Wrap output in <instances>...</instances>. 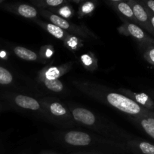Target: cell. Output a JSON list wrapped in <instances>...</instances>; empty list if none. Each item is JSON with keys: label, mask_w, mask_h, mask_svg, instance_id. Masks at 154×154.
<instances>
[{"label": "cell", "mask_w": 154, "mask_h": 154, "mask_svg": "<svg viewBox=\"0 0 154 154\" xmlns=\"http://www.w3.org/2000/svg\"><path fill=\"white\" fill-rule=\"evenodd\" d=\"M141 126L145 132L150 137L154 138V119L146 118L141 120Z\"/></svg>", "instance_id": "8"}, {"label": "cell", "mask_w": 154, "mask_h": 154, "mask_svg": "<svg viewBox=\"0 0 154 154\" xmlns=\"http://www.w3.org/2000/svg\"><path fill=\"white\" fill-rule=\"evenodd\" d=\"M45 84L46 87L49 90H52L54 92H60L63 90V84L59 81L58 79L54 80H45Z\"/></svg>", "instance_id": "9"}, {"label": "cell", "mask_w": 154, "mask_h": 154, "mask_svg": "<svg viewBox=\"0 0 154 154\" xmlns=\"http://www.w3.org/2000/svg\"><path fill=\"white\" fill-rule=\"evenodd\" d=\"M50 20H51V21L52 22V24L60 27V29H69V23H68L65 19L57 16V15H51V16L50 17Z\"/></svg>", "instance_id": "11"}, {"label": "cell", "mask_w": 154, "mask_h": 154, "mask_svg": "<svg viewBox=\"0 0 154 154\" xmlns=\"http://www.w3.org/2000/svg\"><path fill=\"white\" fill-rule=\"evenodd\" d=\"M136 99H137V101L138 102L145 105L148 100V96L146 95L143 94V93H141V94H138L136 96Z\"/></svg>", "instance_id": "18"}, {"label": "cell", "mask_w": 154, "mask_h": 154, "mask_svg": "<svg viewBox=\"0 0 154 154\" xmlns=\"http://www.w3.org/2000/svg\"><path fill=\"white\" fill-rule=\"evenodd\" d=\"M18 11L21 16L27 18L35 17L37 14V11L36 9L28 5H21L18 7Z\"/></svg>", "instance_id": "6"}, {"label": "cell", "mask_w": 154, "mask_h": 154, "mask_svg": "<svg viewBox=\"0 0 154 154\" xmlns=\"http://www.w3.org/2000/svg\"><path fill=\"white\" fill-rule=\"evenodd\" d=\"M82 60L83 63H84L85 65H86V66H90L92 63L91 58L88 55H86V54L85 55H83L82 57Z\"/></svg>", "instance_id": "20"}, {"label": "cell", "mask_w": 154, "mask_h": 154, "mask_svg": "<svg viewBox=\"0 0 154 154\" xmlns=\"http://www.w3.org/2000/svg\"><path fill=\"white\" fill-rule=\"evenodd\" d=\"M147 5L152 11L154 12V1L153 0H149L147 2Z\"/></svg>", "instance_id": "23"}, {"label": "cell", "mask_w": 154, "mask_h": 154, "mask_svg": "<svg viewBox=\"0 0 154 154\" xmlns=\"http://www.w3.org/2000/svg\"><path fill=\"white\" fill-rule=\"evenodd\" d=\"M46 79L48 80H54L57 79L59 76H60V73H59L58 69L56 68H51L47 71L46 74Z\"/></svg>", "instance_id": "17"}, {"label": "cell", "mask_w": 154, "mask_h": 154, "mask_svg": "<svg viewBox=\"0 0 154 154\" xmlns=\"http://www.w3.org/2000/svg\"><path fill=\"white\" fill-rule=\"evenodd\" d=\"M70 13H71L70 11H69V9L67 7L63 8L60 9V14L63 15V16L65 17H69Z\"/></svg>", "instance_id": "22"}, {"label": "cell", "mask_w": 154, "mask_h": 154, "mask_svg": "<svg viewBox=\"0 0 154 154\" xmlns=\"http://www.w3.org/2000/svg\"><path fill=\"white\" fill-rule=\"evenodd\" d=\"M151 23H152V26L154 27V16L152 17V18H151Z\"/></svg>", "instance_id": "25"}, {"label": "cell", "mask_w": 154, "mask_h": 154, "mask_svg": "<svg viewBox=\"0 0 154 154\" xmlns=\"http://www.w3.org/2000/svg\"><path fill=\"white\" fill-rule=\"evenodd\" d=\"M149 59L151 60V61L154 63V48L151 49L150 51H149Z\"/></svg>", "instance_id": "24"}, {"label": "cell", "mask_w": 154, "mask_h": 154, "mask_svg": "<svg viewBox=\"0 0 154 154\" xmlns=\"http://www.w3.org/2000/svg\"><path fill=\"white\" fill-rule=\"evenodd\" d=\"M94 9V5L91 2H87L82 6V11L85 13H90Z\"/></svg>", "instance_id": "19"}, {"label": "cell", "mask_w": 154, "mask_h": 154, "mask_svg": "<svg viewBox=\"0 0 154 154\" xmlns=\"http://www.w3.org/2000/svg\"><path fill=\"white\" fill-rule=\"evenodd\" d=\"M133 14L135 16V17L140 22H145L147 20L148 17L147 14L143 8L140 5H134L133 6Z\"/></svg>", "instance_id": "7"}, {"label": "cell", "mask_w": 154, "mask_h": 154, "mask_svg": "<svg viewBox=\"0 0 154 154\" xmlns=\"http://www.w3.org/2000/svg\"><path fill=\"white\" fill-rule=\"evenodd\" d=\"M140 150L144 154H154V145L147 142H141L139 145Z\"/></svg>", "instance_id": "16"}, {"label": "cell", "mask_w": 154, "mask_h": 154, "mask_svg": "<svg viewBox=\"0 0 154 154\" xmlns=\"http://www.w3.org/2000/svg\"><path fill=\"white\" fill-rule=\"evenodd\" d=\"M118 8L122 14H123L125 16L128 17H132L134 14H133L132 9L130 8V6L128 4L125 2H121L118 5Z\"/></svg>", "instance_id": "15"}, {"label": "cell", "mask_w": 154, "mask_h": 154, "mask_svg": "<svg viewBox=\"0 0 154 154\" xmlns=\"http://www.w3.org/2000/svg\"><path fill=\"white\" fill-rule=\"evenodd\" d=\"M65 141L71 145L86 146L91 142V138L88 134L82 132H69L65 135Z\"/></svg>", "instance_id": "2"}, {"label": "cell", "mask_w": 154, "mask_h": 154, "mask_svg": "<svg viewBox=\"0 0 154 154\" xmlns=\"http://www.w3.org/2000/svg\"><path fill=\"white\" fill-rule=\"evenodd\" d=\"M14 102L18 106L30 110H38L39 108V102L34 99L26 96H18L15 97Z\"/></svg>", "instance_id": "4"}, {"label": "cell", "mask_w": 154, "mask_h": 154, "mask_svg": "<svg viewBox=\"0 0 154 154\" xmlns=\"http://www.w3.org/2000/svg\"><path fill=\"white\" fill-rule=\"evenodd\" d=\"M13 77L9 71L0 66V84H9L12 82Z\"/></svg>", "instance_id": "10"}, {"label": "cell", "mask_w": 154, "mask_h": 154, "mask_svg": "<svg viewBox=\"0 0 154 154\" xmlns=\"http://www.w3.org/2000/svg\"><path fill=\"white\" fill-rule=\"evenodd\" d=\"M50 110H51V112L56 116L64 115L66 112L65 108L58 102H54L51 104L50 106Z\"/></svg>", "instance_id": "14"}, {"label": "cell", "mask_w": 154, "mask_h": 154, "mask_svg": "<svg viewBox=\"0 0 154 154\" xmlns=\"http://www.w3.org/2000/svg\"><path fill=\"white\" fill-rule=\"evenodd\" d=\"M14 54L21 59L29 61H34L37 59V56L33 51L23 47H16L14 50Z\"/></svg>", "instance_id": "5"}, {"label": "cell", "mask_w": 154, "mask_h": 154, "mask_svg": "<svg viewBox=\"0 0 154 154\" xmlns=\"http://www.w3.org/2000/svg\"><path fill=\"white\" fill-rule=\"evenodd\" d=\"M72 115L75 120L85 125H93L95 122V117L94 114L85 108H75L72 111Z\"/></svg>", "instance_id": "3"}, {"label": "cell", "mask_w": 154, "mask_h": 154, "mask_svg": "<svg viewBox=\"0 0 154 154\" xmlns=\"http://www.w3.org/2000/svg\"><path fill=\"white\" fill-rule=\"evenodd\" d=\"M63 2V0H47L46 3L50 6H57Z\"/></svg>", "instance_id": "21"}, {"label": "cell", "mask_w": 154, "mask_h": 154, "mask_svg": "<svg viewBox=\"0 0 154 154\" xmlns=\"http://www.w3.org/2000/svg\"><path fill=\"white\" fill-rule=\"evenodd\" d=\"M107 99L110 105L127 114H137L140 111V108L137 102L122 95L110 93L107 95Z\"/></svg>", "instance_id": "1"}, {"label": "cell", "mask_w": 154, "mask_h": 154, "mask_svg": "<svg viewBox=\"0 0 154 154\" xmlns=\"http://www.w3.org/2000/svg\"><path fill=\"white\" fill-rule=\"evenodd\" d=\"M47 30L51 33L52 35L57 38H61L63 36V32L60 27L54 25L52 23H49L47 25Z\"/></svg>", "instance_id": "13"}, {"label": "cell", "mask_w": 154, "mask_h": 154, "mask_svg": "<svg viewBox=\"0 0 154 154\" xmlns=\"http://www.w3.org/2000/svg\"><path fill=\"white\" fill-rule=\"evenodd\" d=\"M128 29L130 34L136 38L142 39L144 37V33H143V30L134 24H129L128 26Z\"/></svg>", "instance_id": "12"}]
</instances>
